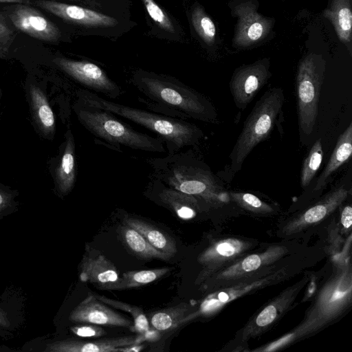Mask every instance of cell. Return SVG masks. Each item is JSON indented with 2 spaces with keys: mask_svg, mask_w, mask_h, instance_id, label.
Segmentation results:
<instances>
[{
  "mask_svg": "<svg viewBox=\"0 0 352 352\" xmlns=\"http://www.w3.org/2000/svg\"><path fill=\"white\" fill-rule=\"evenodd\" d=\"M72 109L77 120L87 131L109 144L151 153L166 151L161 138L136 131L108 111L77 99Z\"/></svg>",
  "mask_w": 352,
  "mask_h": 352,
  "instance_id": "3",
  "label": "cell"
},
{
  "mask_svg": "<svg viewBox=\"0 0 352 352\" xmlns=\"http://www.w3.org/2000/svg\"><path fill=\"white\" fill-rule=\"evenodd\" d=\"M323 75L311 58L303 61L296 80L297 111L301 134L312 133L318 113V101Z\"/></svg>",
  "mask_w": 352,
  "mask_h": 352,
  "instance_id": "6",
  "label": "cell"
},
{
  "mask_svg": "<svg viewBox=\"0 0 352 352\" xmlns=\"http://www.w3.org/2000/svg\"><path fill=\"white\" fill-rule=\"evenodd\" d=\"M76 95V99L84 103L108 111L152 131L164 141L168 154L195 146L203 136L199 127L184 120L118 104L86 89H78Z\"/></svg>",
  "mask_w": 352,
  "mask_h": 352,
  "instance_id": "2",
  "label": "cell"
},
{
  "mask_svg": "<svg viewBox=\"0 0 352 352\" xmlns=\"http://www.w3.org/2000/svg\"><path fill=\"white\" fill-rule=\"evenodd\" d=\"M133 84L145 97L140 100L151 109L171 118L212 122L216 116L211 103L179 80L145 72L135 75Z\"/></svg>",
  "mask_w": 352,
  "mask_h": 352,
  "instance_id": "1",
  "label": "cell"
},
{
  "mask_svg": "<svg viewBox=\"0 0 352 352\" xmlns=\"http://www.w3.org/2000/svg\"><path fill=\"white\" fill-rule=\"evenodd\" d=\"M352 153V124L350 123L339 136L333 151L324 170L319 177L316 190L324 187L333 173L348 161Z\"/></svg>",
  "mask_w": 352,
  "mask_h": 352,
  "instance_id": "18",
  "label": "cell"
},
{
  "mask_svg": "<svg viewBox=\"0 0 352 352\" xmlns=\"http://www.w3.org/2000/svg\"><path fill=\"white\" fill-rule=\"evenodd\" d=\"M331 18L340 38L348 41L352 23V14L349 5L344 3L337 6Z\"/></svg>",
  "mask_w": 352,
  "mask_h": 352,
  "instance_id": "26",
  "label": "cell"
},
{
  "mask_svg": "<svg viewBox=\"0 0 352 352\" xmlns=\"http://www.w3.org/2000/svg\"><path fill=\"white\" fill-rule=\"evenodd\" d=\"M1 3H25L29 4L30 1L29 0H0Z\"/></svg>",
  "mask_w": 352,
  "mask_h": 352,
  "instance_id": "38",
  "label": "cell"
},
{
  "mask_svg": "<svg viewBox=\"0 0 352 352\" xmlns=\"http://www.w3.org/2000/svg\"><path fill=\"white\" fill-rule=\"evenodd\" d=\"M188 309L186 304L181 303L157 311L150 316L151 324L156 330L160 331L171 330L183 323Z\"/></svg>",
  "mask_w": 352,
  "mask_h": 352,
  "instance_id": "22",
  "label": "cell"
},
{
  "mask_svg": "<svg viewBox=\"0 0 352 352\" xmlns=\"http://www.w3.org/2000/svg\"><path fill=\"white\" fill-rule=\"evenodd\" d=\"M6 54H3V53H2V52H0V58H3V57H5V56H6Z\"/></svg>",
  "mask_w": 352,
  "mask_h": 352,
  "instance_id": "41",
  "label": "cell"
},
{
  "mask_svg": "<svg viewBox=\"0 0 352 352\" xmlns=\"http://www.w3.org/2000/svg\"><path fill=\"white\" fill-rule=\"evenodd\" d=\"M276 316V308L271 305L265 307L257 316L256 323L258 327L270 324Z\"/></svg>",
  "mask_w": 352,
  "mask_h": 352,
  "instance_id": "33",
  "label": "cell"
},
{
  "mask_svg": "<svg viewBox=\"0 0 352 352\" xmlns=\"http://www.w3.org/2000/svg\"><path fill=\"white\" fill-rule=\"evenodd\" d=\"M147 190L155 195L162 205L172 210L179 218L188 220L196 216L199 208L196 196L172 188L153 177L148 183Z\"/></svg>",
  "mask_w": 352,
  "mask_h": 352,
  "instance_id": "15",
  "label": "cell"
},
{
  "mask_svg": "<svg viewBox=\"0 0 352 352\" xmlns=\"http://www.w3.org/2000/svg\"><path fill=\"white\" fill-rule=\"evenodd\" d=\"M53 63L61 71L92 92L116 99L122 94L120 87L97 65L57 56Z\"/></svg>",
  "mask_w": 352,
  "mask_h": 352,
  "instance_id": "7",
  "label": "cell"
},
{
  "mask_svg": "<svg viewBox=\"0 0 352 352\" xmlns=\"http://www.w3.org/2000/svg\"><path fill=\"white\" fill-rule=\"evenodd\" d=\"M6 329H3L0 327V336L6 337L7 336H10V333L6 331Z\"/></svg>",
  "mask_w": 352,
  "mask_h": 352,
  "instance_id": "39",
  "label": "cell"
},
{
  "mask_svg": "<svg viewBox=\"0 0 352 352\" xmlns=\"http://www.w3.org/2000/svg\"><path fill=\"white\" fill-rule=\"evenodd\" d=\"M146 162L153 170V177L165 185L207 201L217 199L219 187L212 174L195 160L190 151L147 158Z\"/></svg>",
  "mask_w": 352,
  "mask_h": 352,
  "instance_id": "4",
  "label": "cell"
},
{
  "mask_svg": "<svg viewBox=\"0 0 352 352\" xmlns=\"http://www.w3.org/2000/svg\"><path fill=\"white\" fill-rule=\"evenodd\" d=\"M49 170L56 194L61 198L68 195L76 184L77 164L74 136L70 128L64 135V141L58 154L50 160Z\"/></svg>",
  "mask_w": 352,
  "mask_h": 352,
  "instance_id": "8",
  "label": "cell"
},
{
  "mask_svg": "<svg viewBox=\"0 0 352 352\" xmlns=\"http://www.w3.org/2000/svg\"><path fill=\"white\" fill-rule=\"evenodd\" d=\"M322 156L323 151L321 139L319 138L314 144L303 162L300 174V182L302 187L309 185L316 175L322 163Z\"/></svg>",
  "mask_w": 352,
  "mask_h": 352,
  "instance_id": "24",
  "label": "cell"
},
{
  "mask_svg": "<svg viewBox=\"0 0 352 352\" xmlns=\"http://www.w3.org/2000/svg\"><path fill=\"white\" fill-rule=\"evenodd\" d=\"M94 296L106 305L131 314L133 319L134 329L138 333H144L148 331V320L140 307L122 301L111 299L104 296L98 294H94Z\"/></svg>",
  "mask_w": 352,
  "mask_h": 352,
  "instance_id": "23",
  "label": "cell"
},
{
  "mask_svg": "<svg viewBox=\"0 0 352 352\" xmlns=\"http://www.w3.org/2000/svg\"><path fill=\"white\" fill-rule=\"evenodd\" d=\"M141 338L134 336H121L94 340L69 338L50 342L45 351L49 352H116L125 347L139 344Z\"/></svg>",
  "mask_w": 352,
  "mask_h": 352,
  "instance_id": "14",
  "label": "cell"
},
{
  "mask_svg": "<svg viewBox=\"0 0 352 352\" xmlns=\"http://www.w3.org/2000/svg\"><path fill=\"white\" fill-rule=\"evenodd\" d=\"M71 328V331L76 335L83 338L100 337L105 334L103 329L96 324L85 323Z\"/></svg>",
  "mask_w": 352,
  "mask_h": 352,
  "instance_id": "32",
  "label": "cell"
},
{
  "mask_svg": "<svg viewBox=\"0 0 352 352\" xmlns=\"http://www.w3.org/2000/svg\"><path fill=\"white\" fill-rule=\"evenodd\" d=\"M126 224L141 234L154 248L173 257L177 252L175 241L170 235L142 219L125 217Z\"/></svg>",
  "mask_w": 352,
  "mask_h": 352,
  "instance_id": "17",
  "label": "cell"
},
{
  "mask_svg": "<svg viewBox=\"0 0 352 352\" xmlns=\"http://www.w3.org/2000/svg\"><path fill=\"white\" fill-rule=\"evenodd\" d=\"M263 28L260 23H253L248 29V36L250 39L255 41L258 39L263 34Z\"/></svg>",
  "mask_w": 352,
  "mask_h": 352,
  "instance_id": "35",
  "label": "cell"
},
{
  "mask_svg": "<svg viewBox=\"0 0 352 352\" xmlns=\"http://www.w3.org/2000/svg\"><path fill=\"white\" fill-rule=\"evenodd\" d=\"M15 32L3 16L0 15V52L7 54L8 49L15 37Z\"/></svg>",
  "mask_w": 352,
  "mask_h": 352,
  "instance_id": "31",
  "label": "cell"
},
{
  "mask_svg": "<svg viewBox=\"0 0 352 352\" xmlns=\"http://www.w3.org/2000/svg\"><path fill=\"white\" fill-rule=\"evenodd\" d=\"M79 277L82 282L95 284L101 289L114 283L119 278V272L100 252L86 245L85 251L80 263Z\"/></svg>",
  "mask_w": 352,
  "mask_h": 352,
  "instance_id": "13",
  "label": "cell"
},
{
  "mask_svg": "<svg viewBox=\"0 0 352 352\" xmlns=\"http://www.w3.org/2000/svg\"><path fill=\"white\" fill-rule=\"evenodd\" d=\"M34 4L71 23L91 27H113L118 21L106 14L75 5L52 0H35Z\"/></svg>",
  "mask_w": 352,
  "mask_h": 352,
  "instance_id": "12",
  "label": "cell"
},
{
  "mask_svg": "<svg viewBox=\"0 0 352 352\" xmlns=\"http://www.w3.org/2000/svg\"><path fill=\"white\" fill-rule=\"evenodd\" d=\"M348 191L340 188L330 192L325 198L305 211L296 222L294 226H302L316 223L330 214L347 197Z\"/></svg>",
  "mask_w": 352,
  "mask_h": 352,
  "instance_id": "20",
  "label": "cell"
},
{
  "mask_svg": "<svg viewBox=\"0 0 352 352\" xmlns=\"http://www.w3.org/2000/svg\"><path fill=\"white\" fill-rule=\"evenodd\" d=\"M2 96H3L2 89L0 88V108H1Z\"/></svg>",
  "mask_w": 352,
  "mask_h": 352,
  "instance_id": "40",
  "label": "cell"
},
{
  "mask_svg": "<svg viewBox=\"0 0 352 352\" xmlns=\"http://www.w3.org/2000/svg\"><path fill=\"white\" fill-rule=\"evenodd\" d=\"M341 223L345 228L351 227L352 223V208L346 206L342 210L341 214Z\"/></svg>",
  "mask_w": 352,
  "mask_h": 352,
  "instance_id": "36",
  "label": "cell"
},
{
  "mask_svg": "<svg viewBox=\"0 0 352 352\" xmlns=\"http://www.w3.org/2000/svg\"><path fill=\"white\" fill-rule=\"evenodd\" d=\"M119 234L126 248L141 258L168 261L172 258L154 248L141 234L126 224L119 228Z\"/></svg>",
  "mask_w": 352,
  "mask_h": 352,
  "instance_id": "19",
  "label": "cell"
},
{
  "mask_svg": "<svg viewBox=\"0 0 352 352\" xmlns=\"http://www.w3.org/2000/svg\"><path fill=\"white\" fill-rule=\"evenodd\" d=\"M192 21L197 33L206 42H210L214 37L216 29L212 21L203 12L195 9L192 14Z\"/></svg>",
  "mask_w": 352,
  "mask_h": 352,
  "instance_id": "28",
  "label": "cell"
},
{
  "mask_svg": "<svg viewBox=\"0 0 352 352\" xmlns=\"http://www.w3.org/2000/svg\"><path fill=\"white\" fill-rule=\"evenodd\" d=\"M283 93L280 88L266 91L258 100L247 117L231 154L230 169L238 172L252 151L261 141L270 135L283 104Z\"/></svg>",
  "mask_w": 352,
  "mask_h": 352,
  "instance_id": "5",
  "label": "cell"
},
{
  "mask_svg": "<svg viewBox=\"0 0 352 352\" xmlns=\"http://www.w3.org/2000/svg\"><path fill=\"white\" fill-rule=\"evenodd\" d=\"M151 18L164 30L173 33L175 28L170 19L154 0H142Z\"/></svg>",
  "mask_w": 352,
  "mask_h": 352,
  "instance_id": "29",
  "label": "cell"
},
{
  "mask_svg": "<svg viewBox=\"0 0 352 352\" xmlns=\"http://www.w3.org/2000/svg\"><path fill=\"white\" fill-rule=\"evenodd\" d=\"M241 245L234 241H226L208 249L199 258L201 264L208 265L223 257H230L236 254Z\"/></svg>",
  "mask_w": 352,
  "mask_h": 352,
  "instance_id": "25",
  "label": "cell"
},
{
  "mask_svg": "<svg viewBox=\"0 0 352 352\" xmlns=\"http://www.w3.org/2000/svg\"><path fill=\"white\" fill-rule=\"evenodd\" d=\"M69 320L78 323L129 327L132 322L89 294L70 313Z\"/></svg>",
  "mask_w": 352,
  "mask_h": 352,
  "instance_id": "11",
  "label": "cell"
},
{
  "mask_svg": "<svg viewBox=\"0 0 352 352\" xmlns=\"http://www.w3.org/2000/svg\"><path fill=\"white\" fill-rule=\"evenodd\" d=\"M261 265V258L257 254H253L245 258L241 263L242 269L245 272H251L257 270Z\"/></svg>",
  "mask_w": 352,
  "mask_h": 352,
  "instance_id": "34",
  "label": "cell"
},
{
  "mask_svg": "<svg viewBox=\"0 0 352 352\" xmlns=\"http://www.w3.org/2000/svg\"><path fill=\"white\" fill-rule=\"evenodd\" d=\"M24 89L35 131L43 139L52 141L56 134V119L45 89L31 76L26 79Z\"/></svg>",
  "mask_w": 352,
  "mask_h": 352,
  "instance_id": "9",
  "label": "cell"
},
{
  "mask_svg": "<svg viewBox=\"0 0 352 352\" xmlns=\"http://www.w3.org/2000/svg\"><path fill=\"white\" fill-rule=\"evenodd\" d=\"M233 199L242 206L256 211H270L271 208L257 197L250 193L231 192Z\"/></svg>",
  "mask_w": 352,
  "mask_h": 352,
  "instance_id": "30",
  "label": "cell"
},
{
  "mask_svg": "<svg viewBox=\"0 0 352 352\" xmlns=\"http://www.w3.org/2000/svg\"><path fill=\"white\" fill-rule=\"evenodd\" d=\"M267 76L261 65L242 69L234 74L230 89L236 106L244 109L264 85Z\"/></svg>",
  "mask_w": 352,
  "mask_h": 352,
  "instance_id": "16",
  "label": "cell"
},
{
  "mask_svg": "<svg viewBox=\"0 0 352 352\" xmlns=\"http://www.w3.org/2000/svg\"><path fill=\"white\" fill-rule=\"evenodd\" d=\"M7 16L16 29L36 39L55 42L60 36L58 27L29 4L15 3Z\"/></svg>",
  "mask_w": 352,
  "mask_h": 352,
  "instance_id": "10",
  "label": "cell"
},
{
  "mask_svg": "<svg viewBox=\"0 0 352 352\" xmlns=\"http://www.w3.org/2000/svg\"><path fill=\"white\" fill-rule=\"evenodd\" d=\"M18 196L17 190L0 183V219L18 210Z\"/></svg>",
  "mask_w": 352,
  "mask_h": 352,
  "instance_id": "27",
  "label": "cell"
},
{
  "mask_svg": "<svg viewBox=\"0 0 352 352\" xmlns=\"http://www.w3.org/2000/svg\"><path fill=\"white\" fill-rule=\"evenodd\" d=\"M10 325L7 312L0 307V327L6 329H9Z\"/></svg>",
  "mask_w": 352,
  "mask_h": 352,
  "instance_id": "37",
  "label": "cell"
},
{
  "mask_svg": "<svg viewBox=\"0 0 352 352\" xmlns=\"http://www.w3.org/2000/svg\"><path fill=\"white\" fill-rule=\"evenodd\" d=\"M172 270L161 267L140 271H129L118 280L105 288V290H122L144 286L164 276Z\"/></svg>",
  "mask_w": 352,
  "mask_h": 352,
  "instance_id": "21",
  "label": "cell"
}]
</instances>
